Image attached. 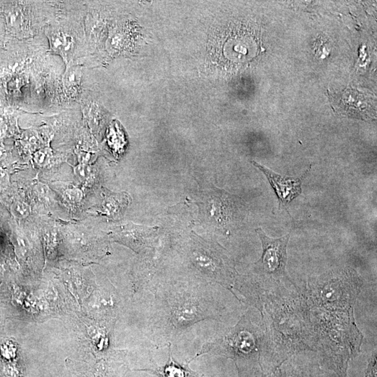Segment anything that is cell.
<instances>
[{
	"instance_id": "cell-1",
	"label": "cell",
	"mask_w": 377,
	"mask_h": 377,
	"mask_svg": "<svg viewBox=\"0 0 377 377\" xmlns=\"http://www.w3.org/2000/svg\"><path fill=\"white\" fill-rule=\"evenodd\" d=\"M215 285L186 279L158 283L146 306L148 338L156 346H166L198 322L221 320L223 307Z\"/></svg>"
},
{
	"instance_id": "cell-2",
	"label": "cell",
	"mask_w": 377,
	"mask_h": 377,
	"mask_svg": "<svg viewBox=\"0 0 377 377\" xmlns=\"http://www.w3.org/2000/svg\"><path fill=\"white\" fill-rule=\"evenodd\" d=\"M260 314L263 341L260 355L280 360L304 350L316 351L309 309L301 288L264 306Z\"/></svg>"
},
{
	"instance_id": "cell-3",
	"label": "cell",
	"mask_w": 377,
	"mask_h": 377,
	"mask_svg": "<svg viewBox=\"0 0 377 377\" xmlns=\"http://www.w3.org/2000/svg\"><path fill=\"white\" fill-rule=\"evenodd\" d=\"M309 309V317L316 341V351L341 365L357 355L363 341L354 309L327 311Z\"/></svg>"
},
{
	"instance_id": "cell-4",
	"label": "cell",
	"mask_w": 377,
	"mask_h": 377,
	"mask_svg": "<svg viewBox=\"0 0 377 377\" xmlns=\"http://www.w3.org/2000/svg\"><path fill=\"white\" fill-rule=\"evenodd\" d=\"M84 1H55L54 12L44 29L49 52L60 56L66 66L84 64L87 54Z\"/></svg>"
},
{
	"instance_id": "cell-5",
	"label": "cell",
	"mask_w": 377,
	"mask_h": 377,
	"mask_svg": "<svg viewBox=\"0 0 377 377\" xmlns=\"http://www.w3.org/2000/svg\"><path fill=\"white\" fill-rule=\"evenodd\" d=\"M177 253L188 270L186 280L218 284L232 294L239 274L227 251L219 243L191 235Z\"/></svg>"
},
{
	"instance_id": "cell-6",
	"label": "cell",
	"mask_w": 377,
	"mask_h": 377,
	"mask_svg": "<svg viewBox=\"0 0 377 377\" xmlns=\"http://www.w3.org/2000/svg\"><path fill=\"white\" fill-rule=\"evenodd\" d=\"M362 285L355 270L343 268L309 279L301 290L309 308L348 310L354 309Z\"/></svg>"
},
{
	"instance_id": "cell-7",
	"label": "cell",
	"mask_w": 377,
	"mask_h": 377,
	"mask_svg": "<svg viewBox=\"0 0 377 377\" xmlns=\"http://www.w3.org/2000/svg\"><path fill=\"white\" fill-rule=\"evenodd\" d=\"M263 341L260 322L255 323L247 309L235 325L204 343L196 356L209 353L233 359L256 358L260 355Z\"/></svg>"
},
{
	"instance_id": "cell-8",
	"label": "cell",
	"mask_w": 377,
	"mask_h": 377,
	"mask_svg": "<svg viewBox=\"0 0 377 377\" xmlns=\"http://www.w3.org/2000/svg\"><path fill=\"white\" fill-rule=\"evenodd\" d=\"M207 195L206 200L201 202L205 206V214L210 223L224 232H230L241 219L240 202L235 195L215 188Z\"/></svg>"
},
{
	"instance_id": "cell-9",
	"label": "cell",
	"mask_w": 377,
	"mask_h": 377,
	"mask_svg": "<svg viewBox=\"0 0 377 377\" xmlns=\"http://www.w3.org/2000/svg\"><path fill=\"white\" fill-rule=\"evenodd\" d=\"M158 227L128 223L117 226L112 232L114 241L124 244L137 253H144L155 248Z\"/></svg>"
},
{
	"instance_id": "cell-10",
	"label": "cell",
	"mask_w": 377,
	"mask_h": 377,
	"mask_svg": "<svg viewBox=\"0 0 377 377\" xmlns=\"http://www.w3.org/2000/svg\"><path fill=\"white\" fill-rule=\"evenodd\" d=\"M328 95L336 113L361 119L369 118V98L360 91L346 89L341 93L328 92Z\"/></svg>"
},
{
	"instance_id": "cell-11",
	"label": "cell",
	"mask_w": 377,
	"mask_h": 377,
	"mask_svg": "<svg viewBox=\"0 0 377 377\" xmlns=\"http://www.w3.org/2000/svg\"><path fill=\"white\" fill-rule=\"evenodd\" d=\"M267 177L279 200V209L286 207L302 193V178L281 176L272 170L252 161Z\"/></svg>"
},
{
	"instance_id": "cell-12",
	"label": "cell",
	"mask_w": 377,
	"mask_h": 377,
	"mask_svg": "<svg viewBox=\"0 0 377 377\" xmlns=\"http://www.w3.org/2000/svg\"><path fill=\"white\" fill-rule=\"evenodd\" d=\"M82 67L74 65L66 67L62 79V96L64 105L77 101L81 94Z\"/></svg>"
},
{
	"instance_id": "cell-13",
	"label": "cell",
	"mask_w": 377,
	"mask_h": 377,
	"mask_svg": "<svg viewBox=\"0 0 377 377\" xmlns=\"http://www.w3.org/2000/svg\"><path fill=\"white\" fill-rule=\"evenodd\" d=\"M129 198L126 193H112L105 190L103 200L99 207V212L112 219L122 216L128 205Z\"/></svg>"
},
{
	"instance_id": "cell-14",
	"label": "cell",
	"mask_w": 377,
	"mask_h": 377,
	"mask_svg": "<svg viewBox=\"0 0 377 377\" xmlns=\"http://www.w3.org/2000/svg\"><path fill=\"white\" fill-rule=\"evenodd\" d=\"M169 358L165 365L156 369H145L155 374L158 377H197L195 372L184 364L177 362L172 356L171 343L167 345Z\"/></svg>"
},
{
	"instance_id": "cell-15",
	"label": "cell",
	"mask_w": 377,
	"mask_h": 377,
	"mask_svg": "<svg viewBox=\"0 0 377 377\" xmlns=\"http://www.w3.org/2000/svg\"><path fill=\"white\" fill-rule=\"evenodd\" d=\"M11 210L15 217L24 219L30 214L31 208L27 204L17 201L13 204Z\"/></svg>"
},
{
	"instance_id": "cell-16",
	"label": "cell",
	"mask_w": 377,
	"mask_h": 377,
	"mask_svg": "<svg viewBox=\"0 0 377 377\" xmlns=\"http://www.w3.org/2000/svg\"><path fill=\"white\" fill-rule=\"evenodd\" d=\"M64 197L67 201L72 203H76L81 200L82 193L79 188H71L64 191Z\"/></svg>"
},
{
	"instance_id": "cell-17",
	"label": "cell",
	"mask_w": 377,
	"mask_h": 377,
	"mask_svg": "<svg viewBox=\"0 0 377 377\" xmlns=\"http://www.w3.org/2000/svg\"><path fill=\"white\" fill-rule=\"evenodd\" d=\"M50 158V154L47 150H40L34 155V159L36 163L40 166L48 163Z\"/></svg>"
},
{
	"instance_id": "cell-18",
	"label": "cell",
	"mask_w": 377,
	"mask_h": 377,
	"mask_svg": "<svg viewBox=\"0 0 377 377\" xmlns=\"http://www.w3.org/2000/svg\"><path fill=\"white\" fill-rule=\"evenodd\" d=\"M75 174L80 180H85L90 174V170L87 165L80 164L75 168Z\"/></svg>"
}]
</instances>
